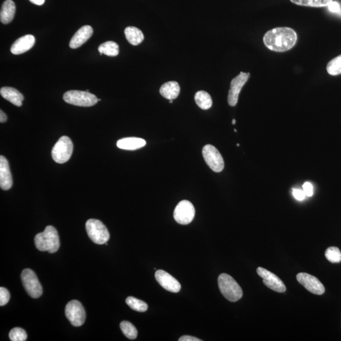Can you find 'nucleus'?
I'll use <instances>...</instances> for the list:
<instances>
[{
  "label": "nucleus",
  "mask_w": 341,
  "mask_h": 341,
  "mask_svg": "<svg viewBox=\"0 0 341 341\" xmlns=\"http://www.w3.org/2000/svg\"><path fill=\"white\" fill-rule=\"evenodd\" d=\"M173 100H169V103H173Z\"/></svg>",
  "instance_id": "39"
},
{
  "label": "nucleus",
  "mask_w": 341,
  "mask_h": 341,
  "mask_svg": "<svg viewBox=\"0 0 341 341\" xmlns=\"http://www.w3.org/2000/svg\"><path fill=\"white\" fill-rule=\"evenodd\" d=\"M194 101L202 110H207L212 107V100L209 93L204 90L198 91L194 95Z\"/></svg>",
  "instance_id": "23"
},
{
  "label": "nucleus",
  "mask_w": 341,
  "mask_h": 341,
  "mask_svg": "<svg viewBox=\"0 0 341 341\" xmlns=\"http://www.w3.org/2000/svg\"><path fill=\"white\" fill-rule=\"evenodd\" d=\"M34 242L38 250L50 254L57 252L60 246L59 235L52 226H47L44 231L37 234L34 237Z\"/></svg>",
  "instance_id": "2"
},
{
  "label": "nucleus",
  "mask_w": 341,
  "mask_h": 341,
  "mask_svg": "<svg viewBox=\"0 0 341 341\" xmlns=\"http://www.w3.org/2000/svg\"><path fill=\"white\" fill-rule=\"evenodd\" d=\"M220 291L225 298L231 302H236L242 297L241 287L231 275L221 274L218 277Z\"/></svg>",
  "instance_id": "3"
},
{
  "label": "nucleus",
  "mask_w": 341,
  "mask_h": 341,
  "mask_svg": "<svg viewBox=\"0 0 341 341\" xmlns=\"http://www.w3.org/2000/svg\"><path fill=\"white\" fill-rule=\"evenodd\" d=\"M325 256L331 263H339L341 262V252L337 247H331L326 250Z\"/></svg>",
  "instance_id": "29"
},
{
  "label": "nucleus",
  "mask_w": 341,
  "mask_h": 341,
  "mask_svg": "<svg viewBox=\"0 0 341 341\" xmlns=\"http://www.w3.org/2000/svg\"><path fill=\"white\" fill-rule=\"evenodd\" d=\"M22 284L28 295L32 298H38L42 295V287L36 274L30 269H25L21 274Z\"/></svg>",
  "instance_id": "7"
},
{
  "label": "nucleus",
  "mask_w": 341,
  "mask_h": 341,
  "mask_svg": "<svg viewBox=\"0 0 341 341\" xmlns=\"http://www.w3.org/2000/svg\"><path fill=\"white\" fill-rule=\"evenodd\" d=\"M297 34L289 27H276L265 33L263 40L268 49L275 52H285L295 46Z\"/></svg>",
  "instance_id": "1"
},
{
  "label": "nucleus",
  "mask_w": 341,
  "mask_h": 341,
  "mask_svg": "<svg viewBox=\"0 0 341 341\" xmlns=\"http://www.w3.org/2000/svg\"><path fill=\"white\" fill-rule=\"evenodd\" d=\"M257 272L259 276L262 278L264 284L269 289L278 293H284L286 290L284 282L274 273L262 267L257 268Z\"/></svg>",
  "instance_id": "12"
},
{
  "label": "nucleus",
  "mask_w": 341,
  "mask_h": 341,
  "mask_svg": "<svg viewBox=\"0 0 341 341\" xmlns=\"http://www.w3.org/2000/svg\"><path fill=\"white\" fill-rule=\"evenodd\" d=\"M35 39L34 35L28 34L20 37L12 44L11 52L14 55H21L34 46Z\"/></svg>",
  "instance_id": "16"
},
{
  "label": "nucleus",
  "mask_w": 341,
  "mask_h": 341,
  "mask_svg": "<svg viewBox=\"0 0 341 341\" xmlns=\"http://www.w3.org/2000/svg\"><path fill=\"white\" fill-rule=\"evenodd\" d=\"M10 298V293L6 288L0 287V306L7 305Z\"/></svg>",
  "instance_id": "31"
},
{
  "label": "nucleus",
  "mask_w": 341,
  "mask_h": 341,
  "mask_svg": "<svg viewBox=\"0 0 341 341\" xmlns=\"http://www.w3.org/2000/svg\"><path fill=\"white\" fill-rule=\"evenodd\" d=\"M13 179L9 162L4 156H0V186L4 190L12 188Z\"/></svg>",
  "instance_id": "15"
},
{
  "label": "nucleus",
  "mask_w": 341,
  "mask_h": 341,
  "mask_svg": "<svg viewBox=\"0 0 341 341\" xmlns=\"http://www.w3.org/2000/svg\"><path fill=\"white\" fill-rule=\"evenodd\" d=\"M101 101V99H99L98 101Z\"/></svg>",
  "instance_id": "41"
},
{
  "label": "nucleus",
  "mask_w": 341,
  "mask_h": 341,
  "mask_svg": "<svg viewBox=\"0 0 341 341\" xmlns=\"http://www.w3.org/2000/svg\"><path fill=\"white\" fill-rule=\"evenodd\" d=\"M327 71L330 75L341 74V55L333 58L328 63Z\"/></svg>",
  "instance_id": "28"
},
{
  "label": "nucleus",
  "mask_w": 341,
  "mask_h": 341,
  "mask_svg": "<svg viewBox=\"0 0 341 341\" xmlns=\"http://www.w3.org/2000/svg\"><path fill=\"white\" fill-rule=\"evenodd\" d=\"M16 7L12 0H6L2 5L0 20L4 24H8L14 19Z\"/></svg>",
  "instance_id": "21"
},
{
  "label": "nucleus",
  "mask_w": 341,
  "mask_h": 341,
  "mask_svg": "<svg viewBox=\"0 0 341 341\" xmlns=\"http://www.w3.org/2000/svg\"><path fill=\"white\" fill-rule=\"evenodd\" d=\"M293 194L296 199L300 201H303L306 197L304 191L299 189H293Z\"/></svg>",
  "instance_id": "34"
},
{
  "label": "nucleus",
  "mask_w": 341,
  "mask_h": 341,
  "mask_svg": "<svg viewBox=\"0 0 341 341\" xmlns=\"http://www.w3.org/2000/svg\"><path fill=\"white\" fill-rule=\"evenodd\" d=\"M179 341H202L200 338L191 335H183L178 339Z\"/></svg>",
  "instance_id": "35"
},
{
  "label": "nucleus",
  "mask_w": 341,
  "mask_h": 341,
  "mask_svg": "<svg viewBox=\"0 0 341 341\" xmlns=\"http://www.w3.org/2000/svg\"><path fill=\"white\" fill-rule=\"evenodd\" d=\"M155 277L159 284L168 291L176 293H178L181 289L180 283L164 270H157Z\"/></svg>",
  "instance_id": "14"
},
{
  "label": "nucleus",
  "mask_w": 341,
  "mask_h": 341,
  "mask_svg": "<svg viewBox=\"0 0 341 341\" xmlns=\"http://www.w3.org/2000/svg\"><path fill=\"white\" fill-rule=\"evenodd\" d=\"M120 328L124 335L130 339H135L137 337L138 332L135 326L128 321H123L120 323Z\"/></svg>",
  "instance_id": "27"
},
{
  "label": "nucleus",
  "mask_w": 341,
  "mask_h": 341,
  "mask_svg": "<svg viewBox=\"0 0 341 341\" xmlns=\"http://www.w3.org/2000/svg\"><path fill=\"white\" fill-rule=\"evenodd\" d=\"M7 120V116L5 115L4 112H3V111H0V122L5 123L6 122Z\"/></svg>",
  "instance_id": "36"
},
{
  "label": "nucleus",
  "mask_w": 341,
  "mask_h": 341,
  "mask_svg": "<svg viewBox=\"0 0 341 341\" xmlns=\"http://www.w3.org/2000/svg\"><path fill=\"white\" fill-rule=\"evenodd\" d=\"M65 315L74 327H80L85 320V311L81 303L77 300H72L65 307Z\"/></svg>",
  "instance_id": "9"
},
{
  "label": "nucleus",
  "mask_w": 341,
  "mask_h": 341,
  "mask_svg": "<svg viewBox=\"0 0 341 341\" xmlns=\"http://www.w3.org/2000/svg\"><path fill=\"white\" fill-rule=\"evenodd\" d=\"M293 4L310 7H328L333 0H290Z\"/></svg>",
  "instance_id": "25"
},
{
  "label": "nucleus",
  "mask_w": 341,
  "mask_h": 341,
  "mask_svg": "<svg viewBox=\"0 0 341 341\" xmlns=\"http://www.w3.org/2000/svg\"><path fill=\"white\" fill-rule=\"evenodd\" d=\"M145 145V140L140 138H124L117 141L118 148L123 150L135 151L143 148Z\"/></svg>",
  "instance_id": "19"
},
{
  "label": "nucleus",
  "mask_w": 341,
  "mask_h": 341,
  "mask_svg": "<svg viewBox=\"0 0 341 341\" xmlns=\"http://www.w3.org/2000/svg\"><path fill=\"white\" fill-rule=\"evenodd\" d=\"M63 100L66 103L81 107H90L96 105L98 99L87 91L70 90L65 92Z\"/></svg>",
  "instance_id": "5"
},
{
  "label": "nucleus",
  "mask_w": 341,
  "mask_h": 341,
  "mask_svg": "<svg viewBox=\"0 0 341 341\" xmlns=\"http://www.w3.org/2000/svg\"><path fill=\"white\" fill-rule=\"evenodd\" d=\"M98 51L100 53V55L104 54L109 56V57H116L120 52L117 43L113 41H107L103 43L98 47Z\"/></svg>",
  "instance_id": "24"
},
{
  "label": "nucleus",
  "mask_w": 341,
  "mask_h": 341,
  "mask_svg": "<svg viewBox=\"0 0 341 341\" xmlns=\"http://www.w3.org/2000/svg\"><path fill=\"white\" fill-rule=\"evenodd\" d=\"M0 93L3 98L9 101L13 105L19 106V107L22 105L24 96L15 88L9 87H2L0 90Z\"/></svg>",
  "instance_id": "18"
},
{
  "label": "nucleus",
  "mask_w": 341,
  "mask_h": 341,
  "mask_svg": "<svg viewBox=\"0 0 341 341\" xmlns=\"http://www.w3.org/2000/svg\"><path fill=\"white\" fill-rule=\"evenodd\" d=\"M125 34L129 43L133 45L140 44L144 39L142 32L135 27H126L125 30Z\"/></svg>",
  "instance_id": "22"
},
{
  "label": "nucleus",
  "mask_w": 341,
  "mask_h": 341,
  "mask_svg": "<svg viewBox=\"0 0 341 341\" xmlns=\"http://www.w3.org/2000/svg\"><path fill=\"white\" fill-rule=\"evenodd\" d=\"M303 191L306 196L312 197L313 194V186L309 182H305L303 185Z\"/></svg>",
  "instance_id": "33"
},
{
  "label": "nucleus",
  "mask_w": 341,
  "mask_h": 341,
  "mask_svg": "<svg viewBox=\"0 0 341 341\" xmlns=\"http://www.w3.org/2000/svg\"><path fill=\"white\" fill-rule=\"evenodd\" d=\"M300 284L313 294L322 295L325 292V287L319 280L307 273L301 272L297 275Z\"/></svg>",
  "instance_id": "13"
},
{
  "label": "nucleus",
  "mask_w": 341,
  "mask_h": 341,
  "mask_svg": "<svg viewBox=\"0 0 341 341\" xmlns=\"http://www.w3.org/2000/svg\"><path fill=\"white\" fill-rule=\"evenodd\" d=\"M202 155L207 165L212 171L219 173L223 170L224 159L219 151L214 146L210 145V144L205 145L202 149Z\"/></svg>",
  "instance_id": "8"
},
{
  "label": "nucleus",
  "mask_w": 341,
  "mask_h": 341,
  "mask_svg": "<svg viewBox=\"0 0 341 341\" xmlns=\"http://www.w3.org/2000/svg\"><path fill=\"white\" fill-rule=\"evenodd\" d=\"M73 150L72 140L67 136H63L53 147L52 158L56 163L63 164L69 160Z\"/></svg>",
  "instance_id": "6"
},
{
  "label": "nucleus",
  "mask_w": 341,
  "mask_h": 341,
  "mask_svg": "<svg viewBox=\"0 0 341 341\" xmlns=\"http://www.w3.org/2000/svg\"><path fill=\"white\" fill-rule=\"evenodd\" d=\"M249 77L250 73L240 72L237 77L232 80L227 98L229 106H235L237 105L239 93Z\"/></svg>",
  "instance_id": "11"
},
{
  "label": "nucleus",
  "mask_w": 341,
  "mask_h": 341,
  "mask_svg": "<svg viewBox=\"0 0 341 341\" xmlns=\"http://www.w3.org/2000/svg\"><path fill=\"white\" fill-rule=\"evenodd\" d=\"M159 92L163 97L168 100H174L178 97L180 92V87L178 82L174 81L164 83Z\"/></svg>",
  "instance_id": "20"
},
{
  "label": "nucleus",
  "mask_w": 341,
  "mask_h": 341,
  "mask_svg": "<svg viewBox=\"0 0 341 341\" xmlns=\"http://www.w3.org/2000/svg\"><path fill=\"white\" fill-rule=\"evenodd\" d=\"M9 337L12 341H25L27 339V334L23 328L15 327L10 330Z\"/></svg>",
  "instance_id": "30"
},
{
  "label": "nucleus",
  "mask_w": 341,
  "mask_h": 341,
  "mask_svg": "<svg viewBox=\"0 0 341 341\" xmlns=\"http://www.w3.org/2000/svg\"><path fill=\"white\" fill-rule=\"evenodd\" d=\"M232 123L233 124V125L236 123V120H235L234 119V120H232Z\"/></svg>",
  "instance_id": "38"
},
{
  "label": "nucleus",
  "mask_w": 341,
  "mask_h": 341,
  "mask_svg": "<svg viewBox=\"0 0 341 341\" xmlns=\"http://www.w3.org/2000/svg\"><path fill=\"white\" fill-rule=\"evenodd\" d=\"M85 228L88 237L95 244H105L110 238L107 227L100 220H88L86 222Z\"/></svg>",
  "instance_id": "4"
},
{
  "label": "nucleus",
  "mask_w": 341,
  "mask_h": 341,
  "mask_svg": "<svg viewBox=\"0 0 341 341\" xmlns=\"http://www.w3.org/2000/svg\"><path fill=\"white\" fill-rule=\"evenodd\" d=\"M234 131L235 132H236L237 130H236V129H234Z\"/></svg>",
  "instance_id": "40"
},
{
  "label": "nucleus",
  "mask_w": 341,
  "mask_h": 341,
  "mask_svg": "<svg viewBox=\"0 0 341 341\" xmlns=\"http://www.w3.org/2000/svg\"><path fill=\"white\" fill-rule=\"evenodd\" d=\"M33 4L42 5L44 4L45 0H29Z\"/></svg>",
  "instance_id": "37"
},
{
  "label": "nucleus",
  "mask_w": 341,
  "mask_h": 341,
  "mask_svg": "<svg viewBox=\"0 0 341 341\" xmlns=\"http://www.w3.org/2000/svg\"><path fill=\"white\" fill-rule=\"evenodd\" d=\"M196 209L193 204L188 201H182L177 205L174 211V219L179 224L186 225L193 221Z\"/></svg>",
  "instance_id": "10"
},
{
  "label": "nucleus",
  "mask_w": 341,
  "mask_h": 341,
  "mask_svg": "<svg viewBox=\"0 0 341 341\" xmlns=\"http://www.w3.org/2000/svg\"><path fill=\"white\" fill-rule=\"evenodd\" d=\"M93 34L92 28L90 25H85L81 27L75 35H73L70 42V47L72 49H77L87 42Z\"/></svg>",
  "instance_id": "17"
},
{
  "label": "nucleus",
  "mask_w": 341,
  "mask_h": 341,
  "mask_svg": "<svg viewBox=\"0 0 341 341\" xmlns=\"http://www.w3.org/2000/svg\"><path fill=\"white\" fill-rule=\"evenodd\" d=\"M327 7L330 12L334 13V14H340L341 12L340 5L337 2L332 1Z\"/></svg>",
  "instance_id": "32"
},
{
  "label": "nucleus",
  "mask_w": 341,
  "mask_h": 341,
  "mask_svg": "<svg viewBox=\"0 0 341 341\" xmlns=\"http://www.w3.org/2000/svg\"><path fill=\"white\" fill-rule=\"evenodd\" d=\"M126 303L131 309L136 312H145L148 309V305L145 302L132 297L126 298Z\"/></svg>",
  "instance_id": "26"
}]
</instances>
